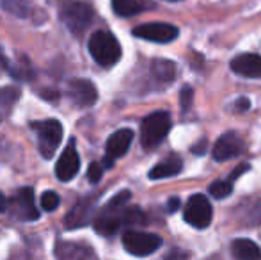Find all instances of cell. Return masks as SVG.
Returning a JSON list of instances; mask_svg holds the SVG:
<instances>
[{"label": "cell", "instance_id": "11", "mask_svg": "<svg viewBox=\"0 0 261 260\" xmlns=\"http://www.w3.org/2000/svg\"><path fill=\"white\" fill-rule=\"evenodd\" d=\"M132 141H134V130L132 129H121V130L114 132V134L107 139L105 157H103L105 168H112L114 160L126 155L132 146Z\"/></svg>", "mask_w": 261, "mask_h": 260}, {"label": "cell", "instance_id": "20", "mask_svg": "<svg viewBox=\"0 0 261 260\" xmlns=\"http://www.w3.org/2000/svg\"><path fill=\"white\" fill-rule=\"evenodd\" d=\"M231 253L233 257L240 258V260H256L261 258V250L256 243L249 239H237L231 244Z\"/></svg>", "mask_w": 261, "mask_h": 260}, {"label": "cell", "instance_id": "2", "mask_svg": "<svg viewBox=\"0 0 261 260\" xmlns=\"http://www.w3.org/2000/svg\"><path fill=\"white\" fill-rule=\"evenodd\" d=\"M59 18L71 34L80 36L94 20V7L82 0H64L59 7Z\"/></svg>", "mask_w": 261, "mask_h": 260}, {"label": "cell", "instance_id": "30", "mask_svg": "<svg viewBox=\"0 0 261 260\" xmlns=\"http://www.w3.org/2000/svg\"><path fill=\"white\" fill-rule=\"evenodd\" d=\"M179 205H181V201H179V198H171L167 203V210L169 212H176L179 208Z\"/></svg>", "mask_w": 261, "mask_h": 260}, {"label": "cell", "instance_id": "27", "mask_svg": "<svg viewBox=\"0 0 261 260\" xmlns=\"http://www.w3.org/2000/svg\"><path fill=\"white\" fill-rule=\"evenodd\" d=\"M103 177V166L100 162H91L89 170H87V178L91 184H98Z\"/></svg>", "mask_w": 261, "mask_h": 260}, {"label": "cell", "instance_id": "25", "mask_svg": "<svg viewBox=\"0 0 261 260\" xmlns=\"http://www.w3.org/2000/svg\"><path fill=\"white\" fill-rule=\"evenodd\" d=\"M59 205H61V198H59L57 193L46 191L45 195L41 196V207H43V210L54 212L55 208H59Z\"/></svg>", "mask_w": 261, "mask_h": 260}, {"label": "cell", "instance_id": "22", "mask_svg": "<svg viewBox=\"0 0 261 260\" xmlns=\"http://www.w3.org/2000/svg\"><path fill=\"white\" fill-rule=\"evenodd\" d=\"M7 72L11 73V77H14V79L18 80H31L32 77H34V66L31 64V61L27 59V57H23L21 61H18L16 64H11L7 63Z\"/></svg>", "mask_w": 261, "mask_h": 260}, {"label": "cell", "instance_id": "12", "mask_svg": "<svg viewBox=\"0 0 261 260\" xmlns=\"http://www.w3.org/2000/svg\"><path fill=\"white\" fill-rule=\"evenodd\" d=\"M69 98L79 107H89L98 100V89L91 80L87 79H73L68 89Z\"/></svg>", "mask_w": 261, "mask_h": 260}, {"label": "cell", "instance_id": "4", "mask_svg": "<svg viewBox=\"0 0 261 260\" xmlns=\"http://www.w3.org/2000/svg\"><path fill=\"white\" fill-rule=\"evenodd\" d=\"M171 130V114L165 111H156L146 116L141 125V143L146 150L160 145Z\"/></svg>", "mask_w": 261, "mask_h": 260}, {"label": "cell", "instance_id": "24", "mask_svg": "<svg viewBox=\"0 0 261 260\" xmlns=\"http://www.w3.org/2000/svg\"><path fill=\"white\" fill-rule=\"evenodd\" d=\"M208 191H210V195H212L213 198H217V200H222V198H227L231 193H233V184H231V180L229 182L217 180V182H213V184L210 185Z\"/></svg>", "mask_w": 261, "mask_h": 260}, {"label": "cell", "instance_id": "6", "mask_svg": "<svg viewBox=\"0 0 261 260\" xmlns=\"http://www.w3.org/2000/svg\"><path fill=\"white\" fill-rule=\"evenodd\" d=\"M6 212L13 219L18 221H38L39 210L34 203V189L32 187H21L18 193L7 200Z\"/></svg>", "mask_w": 261, "mask_h": 260}, {"label": "cell", "instance_id": "15", "mask_svg": "<svg viewBox=\"0 0 261 260\" xmlns=\"http://www.w3.org/2000/svg\"><path fill=\"white\" fill-rule=\"evenodd\" d=\"M55 257L62 260H80V258H94L96 253L89 244L69 243V241H57L54 250Z\"/></svg>", "mask_w": 261, "mask_h": 260}, {"label": "cell", "instance_id": "7", "mask_svg": "<svg viewBox=\"0 0 261 260\" xmlns=\"http://www.w3.org/2000/svg\"><path fill=\"white\" fill-rule=\"evenodd\" d=\"M123 246L134 257H148L162 246V239L155 233L128 230L123 233Z\"/></svg>", "mask_w": 261, "mask_h": 260}, {"label": "cell", "instance_id": "16", "mask_svg": "<svg viewBox=\"0 0 261 260\" xmlns=\"http://www.w3.org/2000/svg\"><path fill=\"white\" fill-rule=\"evenodd\" d=\"M0 6L6 13L20 18V20H34V18H39V21L46 20V13L36 9L27 0H0Z\"/></svg>", "mask_w": 261, "mask_h": 260}, {"label": "cell", "instance_id": "23", "mask_svg": "<svg viewBox=\"0 0 261 260\" xmlns=\"http://www.w3.org/2000/svg\"><path fill=\"white\" fill-rule=\"evenodd\" d=\"M21 91L14 86H4L0 87V114H7L14 104L20 98Z\"/></svg>", "mask_w": 261, "mask_h": 260}, {"label": "cell", "instance_id": "9", "mask_svg": "<svg viewBox=\"0 0 261 260\" xmlns=\"http://www.w3.org/2000/svg\"><path fill=\"white\" fill-rule=\"evenodd\" d=\"M135 38L146 39L153 43H171L179 36V29L171 23H162V21H153V23H142L134 29Z\"/></svg>", "mask_w": 261, "mask_h": 260}, {"label": "cell", "instance_id": "8", "mask_svg": "<svg viewBox=\"0 0 261 260\" xmlns=\"http://www.w3.org/2000/svg\"><path fill=\"white\" fill-rule=\"evenodd\" d=\"M183 216H185V221L189 225L203 230L212 223V216H213L212 203H210L208 198L204 195H194L189 200V203L185 205Z\"/></svg>", "mask_w": 261, "mask_h": 260}, {"label": "cell", "instance_id": "33", "mask_svg": "<svg viewBox=\"0 0 261 260\" xmlns=\"http://www.w3.org/2000/svg\"><path fill=\"white\" fill-rule=\"evenodd\" d=\"M169 2H179V0H169Z\"/></svg>", "mask_w": 261, "mask_h": 260}, {"label": "cell", "instance_id": "17", "mask_svg": "<svg viewBox=\"0 0 261 260\" xmlns=\"http://www.w3.org/2000/svg\"><path fill=\"white\" fill-rule=\"evenodd\" d=\"M231 69L237 75L247 79H261V56L258 54H242L231 61Z\"/></svg>", "mask_w": 261, "mask_h": 260}, {"label": "cell", "instance_id": "13", "mask_svg": "<svg viewBox=\"0 0 261 260\" xmlns=\"http://www.w3.org/2000/svg\"><path fill=\"white\" fill-rule=\"evenodd\" d=\"M244 150V143H242L240 135L234 132H226L224 135H220L219 141L213 146V159L215 160H227L238 157Z\"/></svg>", "mask_w": 261, "mask_h": 260}, {"label": "cell", "instance_id": "32", "mask_svg": "<svg viewBox=\"0 0 261 260\" xmlns=\"http://www.w3.org/2000/svg\"><path fill=\"white\" fill-rule=\"evenodd\" d=\"M6 207H7V198L0 193V214H2V212H6Z\"/></svg>", "mask_w": 261, "mask_h": 260}, {"label": "cell", "instance_id": "31", "mask_svg": "<svg viewBox=\"0 0 261 260\" xmlns=\"http://www.w3.org/2000/svg\"><path fill=\"white\" fill-rule=\"evenodd\" d=\"M204 145H206V141H204V139H203V141H199L196 146H194V148H192V152L199 153V155H201V153H204V150H206V146H204Z\"/></svg>", "mask_w": 261, "mask_h": 260}, {"label": "cell", "instance_id": "3", "mask_svg": "<svg viewBox=\"0 0 261 260\" xmlns=\"http://www.w3.org/2000/svg\"><path fill=\"white\" fill-rule=\"evenodd\" d=\"M89 54L94 61L103 68H110V66L117 64V61L121 59V45L110 32L107 31H98L89 38L87 43Z\"/></svg>", "mask_w": 261, "mask_h": 260}, {"label": "cell", "instance_id": "26", "mask_svg": "<svg viewBox=\"0 0 261 260\" xmlns=\"http://www.w3.org/2000/svg\"><path fill=\"white\" fill-rule=\"evenodd\" d=\"M192 102H194V89L190 86H185L181 89V93H179V104H181L183 112L189 111L190 105H192Z\"/></svg>", "mask_w": 261, "mask_h": 260}, {"label": "cell", "instance_id": "5", "mask_svg": "<svg viewBox=\"0 0 261 260\" xmlns=\"http://www.w3.org/2000/svg\"><path fill=\"white\" fill-rule=\"evenodd\" d=\"M31 127L38 135L39 153L45 159H52L62 139L61 122H57V120H43V122H32Z\"/></svg>", "mask_w": 261, "mask_h": 260}, {"label": "cell", "instance_id": "14", "mask_svg": "<svg viewBox=\"0 0 261 260\" xmlns=\"http://www.w3.org/2000/svg\"><path fill=\"white\" fill-rule=\"evenodd\" d=\"M94 210V198H84L80 200L71 210L66 214L64 218V226L66 228H80V226H86L87 223L93 218Z\"/></svg>", "mask_w": 261, "mask_h": 260}, {"label": "cell", "instance_id": "28", "mask_svg": "<svg viewBox=\"0 0 261 260\" xmlns=\"http://www.w3.org/2000/svg\"><path fill=\"white\" fill-rule=\"evenodd\" d=\"M249 170V164H240V166L237 168V170H233V173H231V177H229V180L233 182V180H237L238 177H240L244 171H247Z\"/></svg>", "mask_w": 261, "mask_h": 260}, {"label": "cell", "instance_id": "21", "mask_svg": "<svg viewBox=\"0 0 261 260\" xmlns=\"http://www.w3.org/2000/svg\"><path fill=\"white\" fill-rule=\"evenodd\" d=\"M112 9L117 16H135L146 9V0H112Z\"/></svg>", "mask_w": 261, "mask_h": 260}, {"label": "cell", "instance_id": "19", "mask_svg": "<svg viewBox=\"0 0 261 260\" xmlns=\"http://www.w3.org/2000/svg\"><path fill=\"white\" fill-rule=\"evenodd\" d=\"M183 170V160L178 155H171L167 159H164L162 162H158L151 171H149L148 177L151 180H160V178H169L178 175Z\"/></svg>", "mask_w": 261, "mask_h": 260}, {"label": "cell", "instance_id": "18", "mask_svg": "<svg viewBox=\"0 0 261 260\" xmlns=\"http://www.w3.org/2000/svg\"><path fill=\"white\" fill-rule=\"evenodd\" d=\"M149 72L158 86H169L176 79V66L169 59H153Z\"/></svg>", "mask_w": 261, "mask_h": 260}, {"label": "cell", "instance_id": "29", "mask_svg": "<svg viewBox=\"0 0 261 260\" xmlns=\"http://www.w3.org/2000/svg\"><path fill=\"white\" fill-rule=\"evenodd\" d=\"M237 109L238 111H249V109H251V100H247V98H238Z\"/></svg>", "mask_w": 261, "mask_h": 260}, {"label": "cell", "instance_id": "10", "mask_svg": "<svg viewBox=\"0 0 261 260\" xmlns=\"http://www.w3.org/2000/svg\"><path fill=\"white\" fill-rule=\"evenodd\" d=\"M80 171V155L76 150V141L69 139L68 146L61 153L57 164H55V177L61 182H69L79 175Z\"/></svg>", "mask_w": 261, "mask_h": 260}, {"label": "cell", "instance_id": "1", "mask_svg": "<svg viewBox=\"0 0 261 260\" xmlns=\"http://www.w3.org/2000/svg\"><path fill=\"white\" fill-rule=\"evenodd\" d=\"M132 200L130 191H121L117 193L112 200L105 203V207L96 214L93 221V226L100 235L110 237L116 232H119L123 226L132 225H142L146 223V216L141 208L137 207H128V201Z\"/></svg>", "mask_w": 261, "mask_h": 260}]
</instances>
